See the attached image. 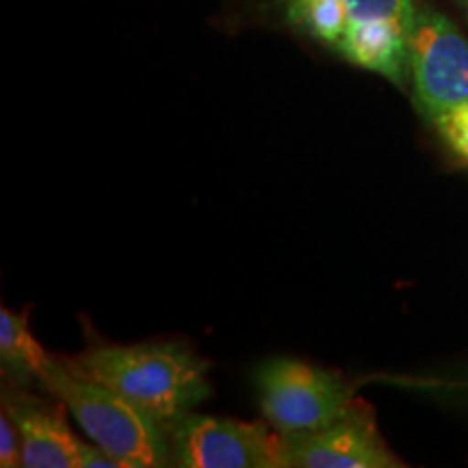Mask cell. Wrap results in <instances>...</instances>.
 Wrapping results in <instances>:
<instances>
[{"label": "cell", "instance_id": "obj_1", "mask_svg": "<svg viewBox=\"0 0 468 468\" xmlns=\"http://www.w3.org/2000/svg\"><path fill=\"white\" fill-rule=\"evenodd\" d=\"M63 362L167 427L210 397L208 362L180 341L102 345Z\"/></svg>", "mask_w": 468, "mask_h": 468}, {"label": "cell", "instance_id": "obj_2", "mask_svg": "<svg viewBox=\"0 0 468 468\" xmlns=\"http://www.w3.org/2000/svg\"><path fill=\"white\" fill-rule=\"evenodd\" d=\"M83 431L122 468L172 466L169 430L126 397L55 360L39 379Z\"/></svg>", "mask_w": 468, "mask_h": 468}, {"label": "cell", "instance_id": "obj_3", "mask_svg": "<svg viewBox=\"0 0 468 468\" xmlns=\"http://www.w3.org/2000/svg\"><path fill=\"white\" fill-rule=\"evenodd\" d=\"M262 414L282 434H306L335 423L356 399L335 371L292 358H271L256 371Z\"/></svg>", "mask_w": 468, "mask_h": 468}, {"label": "cell", "instance_id": "obj_4", "mask_svg": "<svg viewBox=\"0 0 468 468\" xmlns=\"http://www.w3.org/2000/svg\"><path fill=\"white\" fill-rule=\"evenodd\" d=\"M167 430L172 466L289 468L286 436L262 423L186 412Z\"/></svg>", "mask_w": 468, "mask_h": 468}, {"label": "cell", "instance_id": "obj_5", "mask_svg": "<svg viewBox=\"0 0 468 468\" xmlns=\"http://www.w3.org/2000/svg\"><path fill=\"white\" fill-rule=\"evenodd\" d=\"M414 104L427 122L468 104V39L434 7L420 5L408 37Z\"/></svg>", "mask_w": 468, "mask_h": 468}, {"label": "cell", "instance_id": "obj_6", "mask_svg": "<svg viewBox=\"0 0 468 468\" xmlns=\"http://www.w3.org/2000/svg\"><path fill=\"white\" fill-rule=\"evenodd\" d=\"M289 468H397L403 462L379 434L376 414L356 397L335 423L306 434H284Z\"/></svg>", "mask_w": 468, "mask_h": 468}, {"label": "cell", "instance_id": "obj_7", "mask_svg": "<svg viewBox=\"0 0 468 468\" xmlns=\"http://www.w3.org/2000/svg\"><path fill=\"white\" fill-rule=\"evenodd\" d=\"M3 410L14 419L22 441V466L79 468L80 441L68 423L66 406L20 390H5Z\"/></svg>", "mask_w": 468, "mask_h": 468}, {"label": "cell", "instance_id": "obj_8", "mask_svg": "<svg viewBox=\"0 0 468 468\" xmlns=\"http://www.w3.org/2000/svg\"><path fill=\"white\" fill-rule=\"evenodd\" d=\"M0 360L5 371L25 382H39L55 362L35 338L25 314L5 306L0 308Z\"/></svg>", "mask_w": 468, "mask_h": 468}, {"label": "cell", "instance_id": "obj_9", "mask_svg": "<svg viewBox=\"0 0 468 468\" xmlns=\"http://www.w3.org/2000/svg\"><path fill=\"white\" fill-rule=\"evenodd\" d=\"M343 11H345V33L356 27L368 25V22H379V20L397 22V25L412 28L417 5H414L412 0H343Z\"/></svg>", "mask_w": 468, "mask_h": 468}, {"label": "cell", "instance_id": "obj_10", "mask_svg": "<svg viewBox=\"0 0 468 468\" xmlns=\"http://www.w3.org/2000/svg\"><path fill=\"white\" fill-rule=\"evenodd\" d=\"M434 128L449 152L462 165L468 167V104H462V107L438 117Z\"/></svg>", "mask_w": 468, "mask_h": 468}, {"label": "cell", "instance_id": "obj_11", "mask_svg": "<svg viewBox=\"0 0 468 468\" xmlns=\"http://www.w3.org/2000/svg\"><path fill=\"white\" fill-rule=\"evenodd\" d=\"M0 466L3 468L22 466L20 431H17L14 419H11L5 410L3 414H0Z\"/></svg>", "mask_w": 468, "mask_h": 468}, {"label": "cell", "instance_id": "obj_12", "mask_svg": "<svg viewBox=\"0 0 468 468\" xmlns=\"http://www.w3.org/2000/svg\"><path fill=\"white\" fill-rule=\"evenodd\" d=\"M79 468H122L113 455L98 447L96 442L80 444V462Z\"/></svg>", "mask_w": 468, "mask_h": 468}, {"label": "cell", "instance_id": "obj_13", "mask_svg": "<svg viewBox=\"0 0 468 468\" xmlns=\"http://www.w3.org/2000/svg\"><path fill=\"white\" fill-rule=\"evenodd\" d=\"M455 3L460 5V9L464 11V16H466V20H468V0H455Z\"/></svg>", "mask_w": 468, "mask_h": 468}]
</instances>
